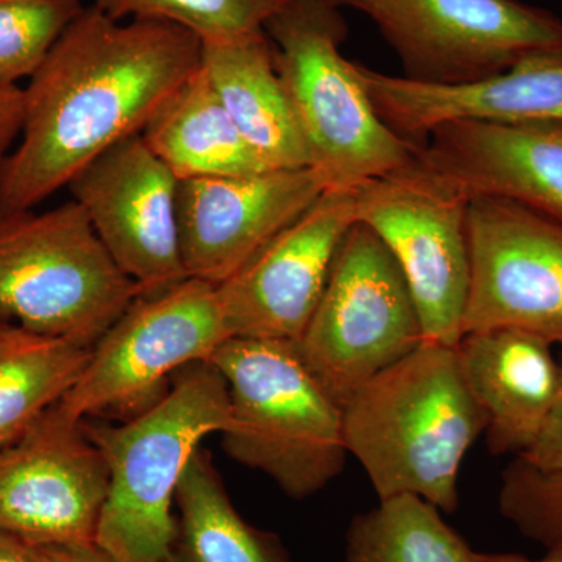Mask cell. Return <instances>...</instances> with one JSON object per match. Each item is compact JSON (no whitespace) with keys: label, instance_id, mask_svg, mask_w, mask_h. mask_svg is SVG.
Instances as JSON below:
<instances>
[{"label":"cell","instance_id":"obj_15","mask_svg":"<svg viewBox=\"0 0 562 562\" xmlns=\"http://www.w3.org/2000/svg\"><path fill=\"white\" fill-rule=\"evenodd\" d=\"M325 191L310 168L180 180L181 260L188 279H232Z\"/></svg>","mask_w":562,"mask_h":562},{"label":"cell","instance_id":"obj_7","mask_svg":"<svg viewBox=\"0 0 562 562\" xmlns=\"http://www.w3.org/2000/svg\"><path fill=\"white\" fill-rule=\"evenodd\" d=\"M357 217L386 244L419 313L424 341L457 347L471 288L468 192L419 151L355 188Z\"/></svg>","mask_w":562,"mask_h":562},{"label":"cell","instance_id":"obj_19","mask_svg":"<svg viewBox=\"0 0 562 562\" xmlns=\"http://www.w3.org/2000/svg\"><path fill=\"white\" fill-rule=\"evenodd\" d=\"M202 69L244 139L269 168H310L308 147L265 31L202 41Z\"/></svg>","mask_w":562,"mask_h":562},{"label":"cell","instance_id":"obj_9","mask_svg":"<svg viewBox=\"0 0 562 562\" xmlns=\"http://www.w3.org/2000/svg\"><path fill=\"white\" fill-rule=\"evenodd\" d=\"M231 338L216 284L187 279L139 295L92 347L61 408L80 420L132 419L160 401L177 372L209 362Z\"/></svg>","mask_w":562,"mask_h":562},{"label":"cell","instance_id":"obj_28","mask_svg":"<svg viewBox=\"0 0 562 562\" xmlns=\"http://www.w3.org/2000/svg\"><path fill=\"white\" fill-rule=\"evenodd\" d=\"M25 95L20 85L0 83V168L24 128Z\"/></svg>","mask_w":562,"mask_h":562},{"label":"cell","instance_id":"obj_11","mask_svg":"<svg viewBox=\"0 0 562 562\" xmlns=\"http://www.w3.org/2000/svg\"><path fill=\"white\" fill-rule=\"evenodd\" d=\"M109 486L102 450L57 402L0 447V531L31 549L94 542Z\"/></svg>","mask_w":562,"mask_h":562},{"label":"cell","instance_id":"obj_14","mask_svg":"<svg viewBox=\"0 0 562 562\" xmlns=\"http://www.w3.org/2000/svg\"><path fill=\"white\" fill-rule=\"evenodd\" d=\"M357 222L355 188L325 190L220 284L232 338L297 342L324 294L339 247Z\"/></svg>","mask_w":562,"mask_h":562},{"label":"cell","instance_id":"obj_24","mask_svg":"<svg viewBox=\"0 0 562 562\" xmlns=\"http://www.w3.org/2000/svg\"><path fill=\"white\" fill-rule=\"evenodd\" d=\"M290 0H92L114 21L172 22L202 41L227 40L262 31Z\"/></svg>","mask_w":562,"mask_h":562},{"label":"cell","instance_id":"obj_27","mask_svg":"<svg viewBox=\"0 0 562 562\" xmlns=\"http://www.w3.org/2000/svg\"><path fill=\"white\" fill-rule=\"evenodd\" d=\"M519 460L542 472L562 471V357L557 394L530 449Z\"/></svg>","mask_w":562,"mask_h":562},{"label":"cell","instance_id":"obj_32","mask_svg":"<svg viewBox=\"0 0 562 562\" xmlns=\"http://www.w3.org/2000/svg\"><path fill=\"white\" fill-rule=\"evenodd\" d=\"M168 562H183V561L180 560L179 554L173 553L171 557V560H169Z\"/></svg>","mask_w":562,"mask_h":562},{"label":"cell","instance_id":"obj_20","mask_svg":"<svg viewBox=\"0 0 562 562\" xmlns=\"http://www.w3.org/2000/svg\"><path fill=\"white\" fill-rule=\"evenodd\" d=\"M140 135L179 180L272 171L244 139L202 63L166 99Z\"/></svg>","mask_w":562,"mask_h":562},{"label":"cell","instance_id":"obj_22","mask_svg":"<svg viewBox=\"0 0 562 562\" xmlns=\"http://www.w3.org/2000/svg\"><path fill=\"white\" fill-rule=\"evenodd\" d=\"M179 539L183 562H290L279 539L257 530L239 516L201 449L191 458L177 487Z\"/></svg>","mask_w":562,"mask_h":562},{"label":"cell","instance_id":"obj_29","mask_svg":"<svg viewBox=\"0 0 562 562\" xmlns=\"http://www.w3.org/2000/svg\"><path fill=\"white\" fill-rule=\"evenodd\" d=\"M38 562H121L95 542L33 549Z\"/></svg>","mask_w":562,"mask_h":562},{"label":"cell","instance_id":"obj_26","mask_svg":"<svg viewBox=\"0 0 562 562\" xmlns=\"http://www.w3.org/2000/svg\"><path fill=\"white\" fill-rule=\"evenodd\" d=\"M498 508L525 538L546 550L562 547V471H538L513 458L502 472Z\"/></svg>","mask_w":562,"mask_h":562},{"label":"cell","instance_id":"obj_23","mask_svg":"<svg viewBox=\"0 0 562 562\" xmlns=\"http://www.w3.org/2000/svg\"><path fill=\"white\" fill-rule=\"evenodd\" d=\"M346 562H479V558L436 506L416 495H397L351 520Z\"/></svg>","mask_w":562,"mask_h":562},{"label":"cell","instance_id":"obj_30","mask_svg":"<svg viewBox=\"0 0 562 562\" xmlns=\"http://www.w3.org/2000/svg\"><path fill=\"white\" fill-rule=\"evenodd\" d=\"M0 562H38L31 547L0 531Z\"/></svg>","mask_w":562,"mask_h":562},{"label":"cell","instance_id":"obj_6","mask_svg":"<svg viewBox=\"0 0 562 562\" xmlns=\"http://www.w3.org/2000/svg\"><path fill=\"white\" fill-rule=\"evenodd\" d=\"M140 295L79 203L0 213V314L94 347Z\"/></svg>","mask_w":562,"mask_h":562},{"label":"cell","instance_id":"obj_5","mask_svg":"<svg viewBox=\"0 0 562 562\" xmlns=\"http://www.w3.org/2000/svg\"><path fill=\"white\" fill-rule=\"evenodd\" d=\"M339 10L330 0H290L262 27L308 147L310 169L325 190L357 188L416 154V144L380 120L357 63L342 57L349 31Z\"/></svg>","mask_w":562,"mask_h":562},{"label":"cell","instance_id":"obj_31","mask_svg":"<svg viewBox=\"0 0 562 562\" xmlns=\"http://www.w3.org/2000/svg\"><path fill=\"white\" fill-rule=\"evenodd\" d=\"M479 562H562V547L547 550L541 558H528L519 553H476Z\"/></svg>","mask_w":562,"mask_h":562},{"label":"cell","instance_id":"obj_16","mask_svg":"<svg viewBox=\"0 0 562 562\" xmlns=\"http://www.w3.org/2000/svg\"><path fill=\"white\" fill-rule=\"evenodd\" d=\"M417 151L471 199H506L562 222V121L443 122Z\"/></svg>","mask_w":562,"mask_h":562},{"label":"cell","instance_id":"obj_1","mask_svg":"<svg viewBox=\"0 0 562 562\" xmlns=\"http://www.w3.org/2000/svg\"><path fill=\"white\" fill-rule=\"evenodd\" d=\"M201 63L202 40L180 25L83 9L24 88L21 143L0 168V213L36 209L143 133Z\"/></svg>","mask_w":562,"mask_h":562},{"label":"cell","instance_id":"obj_12","mask_svg":"<svg viewBox=\"0 0 562 562\" xmlns=\"http://www.w3.org/2000/svg\"><path fill=\"white\" fill-rule=\"evenodd\" d=\"M464 335L512 328L562 349V222L490 195L469 203Z\"/></svg>","mask_w":562,"mask_h":562},{"label":"cell","instance_id":"obj_8","mask_svg":"<svg viewBox=\"0 0 562 562\" xmlns=\"http://www.w3.org/2000/svg\"><path fill=\"white\" fill-rule=\"evenodd\" d=\"M424 342L416 303L386 244L358 221L297 341L324 390L346 405L362 384Z\"/></svg>","mask_w":562,"mask_h":562},{"label":"cell","instance_id":"obj_18","mask_svg":"<svg viewBox=\"0 0 562 562\" xmlns=\"http://www.w3.org/2000/svg\"><path fill=\"white\" fill-rule=\"evenodd\" d=\"M554 346L531 333L495 328L462 335V379L482 409L487 450L517 458L530 449L557 394Z\"/></svg>","mask_w":562,"mask_h":562},{"label":"cell","instance_id":"obj_13","mask_svg":"<svg viewBox=\"0 0 562 562\" xmlns=\"http://www.w3.org/2000/svg\"><path fill=\"white\" fill-rule=\"evenodd\" d=\"M179 184L140 133L103 151L68 184L72 201L140 295L188 279L180 249Z\"/></svg>","mask_w":562,"mask_h":562},{"label":"cell","instance_id":"obj_2","mask_svg":"<svg viewBox=\"0 0 562 562\" xmlns=\"http://www.w3.org/2000/svg\"><path fill=\"white\" fill-rule=\"evenodd\" d=\"M342 409L347 450L379 501L416 495L439 512H457L462 461L486 428L457 347L422 342L362 384Z\"/></svg>","mask_w":562,"mask_h":562},{"label":"cell","instance_id":"obj_17","mask_svg":"<svg viewBox=\"0 0 562 562\" xmlns=\"http://www.w3.org/2000/svg\"><path fill=\"white\" fill-rule=\"evenodd\" d=\"M380 120L409 143L452 121H562V49L539 52L505 72L473 83L438 87L358 65Z\"/></svg>","mask_w":562,"mask_h":562},{"label":"cell","instance_id":"obj_3","mask_svg":"<svg viewBox=\"0 0 562 562\" xmlns=\"http://www.w3.org/2000/svg\"><path fill=\"white\" fill-rule=\"evenodd\" d=\"M231 424V395L211 362L173 375L165 395L121 424L83 420L110 472L94 542L121 562H168L179 524L177 487L201 442Z\"/></svg>","mask_w":562,"mask_h":562},{"label":"cell","instance_id":"obj_25","mask_svg":"<svg viewBox=\"0 0 562 562\" xmlns=\"http://www.w3.org/2000/svg\"><path fill=\"white\" fill-rule=\"evenodd\" d=\"M83 9L80 0H0V83L31 79Z\"/></svg>","mask_w":562,"mask_h":562},{"label":"cell","instance_id":"obj_4","mask_svg":"<svg viewBox=\"0 0 562 562\" xmlns=\"http://www.w3.org/2000/svg\"><path fill=\"white\" fill-rule=\"evenodd\" d=\"M209 362L231 395V424L221 438L232 460L265 473L294 501L341 475L349 457L344 409L310 371L297 342L231 338Z\"/></svg>","mask_w":562,"mask_h":562},{"label":"cell","instance_id":"obj_21","mask_svg":"<svg viewBox=\"0 0 562 562\" xmlns=\"http://www.w3.org/2000/svg\"><path fill=\"white\" fill-rule=\"evenodd\" d=\"M91 353V347L41 335L0 314V447L68 394Z\"/></svg>","mask_w":562,"mask_h":562},{"label":"cell","instance_id":"obj_10","mask_svg":"<svg viewBox=\"0 0 562 562\" xmlns=\"http://www.w3.org/2000/svg\"><path fill=\"white\" fill-rule=\"evenodd\" d=\"M368 14L417 83L490 79L539 52L562 49V21L520 0H330Z\"/></svg>","mask_w":562,"mask_h":562}]
</instances>
